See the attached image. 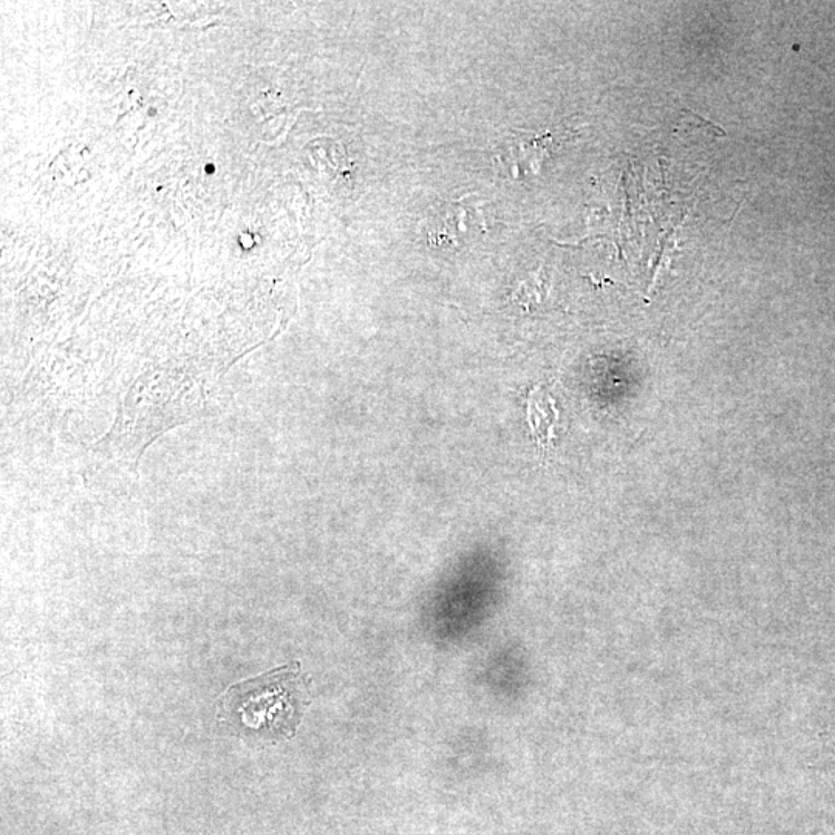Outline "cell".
I'll use <instances>...</instances> for the list:
<instances>
[{"label":"cell","instance_id":"obj_2","mask_svg":"<svg viewBox=\"0 0 835 835\" xmlns=\"http://www.w3.org/2000/svg\"><path fill=\"white\" fill-rule=\"evenodd\" d=\"M557 420H559V413H557L554 399L542 392L540 387L532 390L528 401V421L532 438L542 449H546V446L553 441Z\"/></svg>","mask_w":835,"mask_h":835},{"label":"cell","instance_id":"obj_1","mask_svg":"<svg viewBox=\"0 0 835 835\" xmlns=\"http://www.w3.org/2000/svg\"><path fill=\"white\" fill-rule=\"evenodd\" d=\"M307 693L299 665H285L229 689L217 718L243 737L290 740L304 716Z\"/></svg>","mask_w":835,"mask_h":835}]
</instances>
